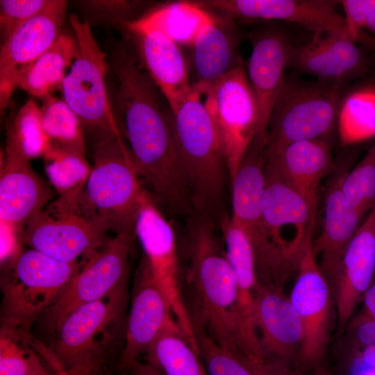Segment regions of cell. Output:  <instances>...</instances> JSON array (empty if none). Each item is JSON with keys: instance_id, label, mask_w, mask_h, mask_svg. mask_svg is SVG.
<instances>
[{"instance_id": "obj_1", "label": "cell", "mask_w": 375, "mask_h": 375, "mask_svg": "<svg viewBox=\"0 0 375 375\" xmlns=\"http://www.w3.org/2000/svg\"><path fill=\"white\" fill-rule=\"evenodd\" d=\"M216 227L211 219L193 214L178 236L183 281L190 298L187 310L194 327L222 348L240 353L235 338L237 283Z\"/></svg>"}, {"instance_id": "obj_2", "label": "cell", "mask_w": 375, "mask_h": 375, "mask_svg": "<svg viewBox=\"0 0 375 375\" xmlns=\"http://www.w3.org/2000/svg\"><path fill=\"white\" fill-rule=\"evenodd\" d=\"M127 288L71 313L40 351L54 372L64 375H112L120 368L125 347Z\"/></svg>"}, {"instance_id": "obj_3", "label": "cell", "mask_w": 375, "mask_h": 375, "mask_svg": "<svg viewBox=\"0 0 375 375\" xmlns=\"http://www.w3.org/2000/svg\"><path fill=\"white\" fill-rule=\"evenodd\" d=\"M201 97L192 90L173 112L174 128L194 214L206 216L217 225L226 214L224 196L228 170L217 130Z\"/></svg>"}, {"instance_id": "obj_4", "label": "cell", "mask_w": 375, "mask_h": 375, "mask_svg": "<svg viewBox=\"0 0 375 375\" xmlns=\"http://www.w3.org/2000/svg\"><path fill=\"white\" fill-rule=\"evenodd\" d=\"M94 165L83 189L62 196L85 215L107 223L116 233L134 231L137 217L150 193L123 140L95 141Z\"/></svg>"}, {"instance_id": "obj_5", "label": "cell", "mask_w": 375, "mask_h": 375, "mask_svg": "<svg viewBox=\"0 0 375 375\" xmlns=\"http://www.w3.org/2000/svg\"><path fill=\"white\" fill-rule=\"evenodd\" d=\"M7 263L1 281V324L29 332L60 298L82 260L63 262L30 248Z\"/></svg>"}, {"instance_id": "obj_6", "label": "cell", "mask_w": 375, "mask_h": 375, "mask_svg": "<svg viewBox=\"0 0 375 375\" xmlns=\"http://www.w3.org/2000/svg\"><path fill=\"white\" fill-rule=\"evenodd\" d=\"M262 213L269 247L272 279L283 288L296 274L300 259L312 241L317 206L288 185L265 164Z\"/></svg>"}, {"instance_id": "obj_7", "label": "cell", "mask_w": 375, "mask_h": 375, "mask_svg": "<svg viewBox=\"0 0 375 375\" xmlns=\"http://www.w3.org/2000/svg\"><path fill=\"white\" fill-rule=\"evenodd\" d=\"M71 26L77 42V54L62 85V99L80 118L95 141L123 140L122 133L106 92V53L93 36L88 20L72 14Z\"/></svg>"}, {"instance_id": "obj_8", "label": "cell", "mask_w": 375, "mask_h": 375, "mask_svg": "<svg viewBox=\"0 0 375 375\" xmlns=\"http://www.w3.org/2000/svg\"><path fill=\"white\" fill-rule=\"evenodd\" d=\"M340 86L285 76L270 115L265 148L324 138L338 119Z\"/></svg>"}, {"instance_id": "obj_9", "label": "cell", "mask_w": 375, "mask_h": 375, "mask_svg": "<svg viewBox=\"0 0 375 375\" xmlns=\"http://www.w3.org/2000/svg\"><path fill=\"white\" fill-rule=\"evenodd\" d=\"M203 95L217 132L231 181L258 127V106L243 62L206 88Z\"/></svg>"}, {"instance_id": "obj_10", "label": "cell", "mask_w": 375, "mask_h": 375, "mask_svg": "<svg viewBox=\"0 0 375 375\" xmlns=\"http://www.w3.org/2000/svg\"><path fill=\"white\" fill-rule=\"evenodd\" d=\"M135 238L134 231L117 233L83 258L81 267L64 293L43 317L49 333L53 335L78 308L126 287L128 256Z\"/></svg>"}, {"instance_id": "obj_11", "label": "cell", "mask_w": 375, "mask_h": 375, "mask_svg": "<svg viewBox=\"0 0 375 375\" xmlns=\"http://www.w3.org/2000/svg\"><path fill=\"white\" fill-rule=\"evenodd\" d=\"M110 229L107 223L59 198L28 222L20 240L31 249L71 262L103 246Z\"/></svg>"}, {"instance_id": "obj_12", "label": "cell", "mask_w": 375, "mask_h": 375, "mask_svg": "<svg viewBox=\"0 0 375 375\" xmlns=\"http://www.w3.org/2000/svg\"><path fill=\"white\" fill-rule=\"evenodd\" d=\"M134 231L143 256L169 303L174 317L190 341L197 344L183 295V267L178 235L150 194L137 217Z\"/></svg>"}, {"instance_id": "obj_13", "label": "cell", "mask_w": 375, "mask_h": 375, "mask_svg": "<svg viewBox=\"0 0 375 375\" xmlns=\"http://www.w3.org/2000/svg\"><path fill=\"white\" fill-rule=\"evenodd\" d=\"M332 291L312 249L306 245L300 259L290 300L303 328V342L298 362L303 369L319 365L330 340Z\"/></svg>"}, {"instance_id": "obj_14", "label": "cell", "mask_w": 375, "mask_h": 375, "mask_svg": "<svg viewBox=\"0 0 375 375\" xmlns=\"http://www.w3.org/2000/svg\"><path fill=\"white\" fill-rule=\"evenodd\" d=\"M67 1L48 0L42 11L18 28L1 46L0 109L8 107L23 74L62 34Z\"/></svg>"}, {"instance_id": "obj_15", "label": "cell", "mask_w": 375, "mask_h": 375, "mask_svg": "<svg viewBox=\"0 0 375 375\" xmlns=\"http://www.w3.org/2000/svg\"><path fill=\"white\" fill-rule=\"evenodd\" d=\"M217 226L222 233L237 283V347L247 361H260L265 358L253 317L254 297L259 282L253 247L243 228L227 213L219 220Z\"/></svg>"}, {"instance_id": "obj_16", "label": "cell", "mask_w": 375, "mask_h": 375, "mask_svg": "<svg viewBox=\"0 0 375 375\" xmlns=\"http://www.w3.org/2000/svg\"><path fill=\"white\" fill-rule=\"evenodd\" d=\"M247 74L258 111V127L251 145L265 149L270 115L285 78L292 44L281 31L269 28L253 37Z\"/></svg>"}, {"instance_id": "obj_17", "label": "cell", "mask_w": 375, "mask_h": 375, "mask_svg": "<svg viewBox=\"0 0 375 375\" xmlns=\"http://www.w3.org/2000/svg\"><path fill=\"white\" fill-rule=\"evenodd\" d=\"M195 3L231 18L278 19L297 24L313 33L334 31L349 34L344 17L335 10L338 1L204 0Z\"/></svg>"}, {"instance_id": "obj_18", "label": "cell", "mask_w": 375, "mask_h": 375, "mask_svg": "<svg viewBox=\"0 0 375 375\" xmlns=\"http://www.w3.org/2000/svg\"><path fill=\"white\" fill-rule=\"evenodd\" d=\"M172 317L169 303L143 256L135 271L126 318L125 347L120 362L123 374H126L128 368L145 355Z\"/></svg>"}, {"instance_id": "obj_19", "label": "cell", "mask_w": 375, "mask_h": 375, "mask_svg": "<svg viewBox=\"0 0 375 375\" xmlns=\"http://www.w3.org/2000/svg\"><path fill=\"white\" fill-rule=\"evenodd\" d=\"M253 317L264 358L292 364L298 362L303 328L283 289L259 283L254 297Z\"/></svg>"}, {"instance_id": "obj_20", "label": "cell", "mask_w": 375, "mask_h": 375, "mask_svg": "<svg viewBox=\"0 0 375 375\" xmlns=\"http://www.w3.org/2000/svg\"><path fill=\"white\" fill-rule=\"evenodd\" d=\"M375 274V206L369 212L345 248L330 285L340 332L347 327L354 309Z\"/></svg>"}, {"instance_id": "obj_21", "label": "cell", "mask_w": 375, "mask_h": 375, "mask_svg": "<svg viewBox=\"0 0 375 375\" xmlns=\"http://www.w3.org/2000/svg\"><path fill=\"white\" fill-rule=\"evenodd\" d=\"M288 67L318 81L341 85L365 69V60L348 33H315L305 44L292 45Z\"/></svg>"}, {"instance_id": "obj_22", "label": "cell", "mask_w": 375, "mask_h": 375, "mask_svg": "<svg viewBox=\"0 0 375 375\" xmlns=\"http://www.w3.org/2000/svg\"><path fill=\"white\" fill-rule=\"evenodd\" d=\"M53 194L29 159L6 151L0 174V222L20 238L28 222L44 209Z\"/></svg>"}, {"instance_id": "obj_23", "label": "cell", "mask_w": 375, "mask_h": 375, "mask_svg": "<svg viewBox=\"0 0 375 375\" xmlns=\"http://www.w3.org/2000/svg\"><path fill=\"white\" fill-rule=\"evenodd\" d=\"M123 26L142 65L174 112L192 92L187 65L178 44L160 32Z\"/></svg>"}, {"instance_id": "obj_24", "label": "cell", "mask_w": 375, "mask_h": 375, "mask_svg": "<svg viewBox=\"0 0 375 375\" xmlns=\"http://www.w3.org/2000/svg\"><path fill=\"white\" fill-rule=\"evenodd\" d=\"M265 159L288 185L317 206L320 183L336 167L331 145L325 138L265 148Z\"/></svg>"}, {"instance_id": "obj_25", "label": "cell", "mask_w": 375, "mask_h": 375, "mask_svg": "<svg viewBox=\"0 0 375 375\" xmlns=\"http://www.w3.org/2000/svg\"><path fill=\"white\" fill-rule=\"evenodd\" d=\"M347 166L345 163L336 165L328 180L324 197L322 231L312 240L313 253L330 285L344 251L364 216L347 202L342 192L341 181Z\"/></svg>"}, {"instance_id": "obj_26", "label": "cell", "mask_w": 375, "mask_h": 375, "mask_svg": "<svg viewBox=\"0 0 375 375\" xmlns=\"http://www.w3.org/2000/svg\"><path fill=\"white\" fill-rule=\"evenodd\" d=\"M227 16L215 17L199 33L192 51L194 81L192 90L201 92L242 63L238 52L239 30Z\"/></svg>"}, {"instance_id": "obj_27", "label": "cell", "mask_w": 375, "mask_h": 375, "mask_svg": "<svg viewBox=\"0 0 375 375\" xmlns=\"http://www.w3.org/2000/svg\"><path fill=\"white\" fill-rule=\"evenodd\" d=\"M214 19V16L194 1H177L122 25L158 31L177 44L192 46L201 31Z\"/></svg>"}, {"instance_id": "obj_28", "label": "cell", "mask_w": 375, "mask_h": 375, "mask_svg": "<svg viewBox=\"0 0 375 375\" xmlns=\"http://www.w3.org/2000/svg\"><path fill=\"white\" fill-rule=\"evenodd\" d=\"M144 356L165 375H207L199 350L174 317L166 322Z\"/></svg>"}, {"instance_id": "obj_29", "label": "cell", "mask_w": 375, "mask_h": 375, "mask_svg": "<svg viewBox=\"0 0 375 375\" xmlns=\"http://www.w3.org/2000/svg\"><path fill=\"white\" fill-rule=\"evenodd\" d=\"M75 37L62 33L54 44L21 76L17 88L43 101L60 90L66 69L72 66L77 54Z\"/></svg>"}, {"instance_id": "obj_30", "label": "cell", "mask_w": 375, "mask_h": 375, "mask_svg": "<svg viewBox=\"0 0 375 375\" xmlns=\"http://www.w3.org/2000/svg\"><path fill=\"white\" fill-rule=\"evenodd\" d=\"M42 101V126L49 145L85 156L84 127L78 116L63 99L50 96Z\"/></svg>"}, {"instance_id": "obj_31", "label": "cell", "mask_w": 375, "mask_h": 375, "mask_svg": "<svg viewBox=\"0 0 375 375\" xmlns=\"http://www.w3.org/2000/svg\"><path fill=\"white\" fill-rule=\"evenodd\" d=\"M42 359L44 358L35 346V338L29 332L1 326L0 375L56 374L46 369Z\"/></svg>"}, {"instance_id": "obj_32", "label": "cell", "mask_w": 375, "mask_h": 375, "mask_svg": "<svg viewBox=\"0 0 375 375\" xmlns=\"http://www.w3.org/2000/svg\"><path fill=\"white\" fill-rule=\"evenodd\" d=\"M6 133V151L30 160L43 156L49 145L42 126L40 107L33 99H28L12 115Z\"/></svg>"}, {"instance_id": "obj_33", "label": "cell", "mask_w": 375, "mask_h": 375, "mask_svg": "<svg viewBox=\"0 0 375 375\" xmlns=\"http://www.w3.org/2000/svg\"><path fill=\"white\" fill-rule=\"evenodd\" d=\"M338 124L343 146L375 136V91L363 90L350 94L341 106Z\"/></svg>"}, {"instance_id": "obj_34", "label": "cell", "mask_w": 375, "mask_h": 375, "mask_svg": "<svg viewBox=\"0 0 375 375\" xmlns=\"http://www.w3.org/2000/svg\"><path fill=\"white\" fill-rule=\"evenodd\" d=\"M43 156L48 178L60 197L83 189L92 169L85 156L65 152L50 145Z\"/></svg>"}, {"instance_id": "obj_35", "label": "cell", "mask_w": 375, "mask_h": 375, "mask_svg": "<svg viewBox=\"0 0 375 375\" xmlns=\"http://www.w3.org/2000/svg\"><path fill=\"white\" fill-rule=\"evenodd\" d=\"M348 169L341 181L342 192L347 202L365 215L375 206V142L362 160Z\"/></svg>"}, {"instance_id": "obj_36", "label": "cell", "mask_w": 375, "mask_h": 375, "mask_svg": "<svg viewBox=\"0 0 375 375\" xmlns=\"http://www.w3.org/2000/svg\"><path fill=\"white\" fill-rule=\"evenodd\" d=\"M194 329L207 375H253L248 361L240 353L222 348L201 329Z\"/></svg>"}, {"instance_id": "obj_37", "label": "cell", "mask_w": 375, "mask_h": 375, "mask_svg": "<svg viewBox=\"0 0 375 375\" xmlns=\"http://www.w3.org/2000/svg\"><path fill=\"white\" fill-rule=\"evenodd\" d=\"M48 0H1L0 33L2 43L18 28L43 10Z\"/></svg>"}, {"instance_id": "obj_38", "label": "cell", "mask_w": 375, "mask_h": 375, "mask_svg": "<svg viewBox=\"0 0 375 375\" xmlns=\"http://www.w3.org/2000/svg\"><path fill=\"white\" fill-rule=\"evenodd\" d=\"M344 12L349 32L356 42L369 18L375 12V0H342L338 1Z\"/></svg>"}, {"instance_id": "obj_39", "label": "cell", "mask_w": 375, "mask_h": 375, "mask_svg": "<svg viewBox=\"0 0 375 375\" xmlns=\"http://www.w3.org/2000/svg\"><path fill=\"white\" fill-rule=\"evenodd\" d=\"M143 2L138 1H89L85 4L97 13L102 14L122 24L131 22L128 17L140 9Z\"/></svg>"}, {"instance_id": "obj_40", "label": "cell", "mask_w": 375, "mask_h": 375, "mask_svg": "<svg viewBox=\"0 0 375 375\" xmlns=\"http://www.w3.org/2000/svg\"><path fill=\"white\" fill-rule=\"evenodd\" d=\"M249 364L253 375H308L301 367L282 360L265 358Z\"/></svg>"}, {"instance_id": "obj_41", "label": "cell", "mask_w": 375, "mask_h": 375, "mask_svg": "<svg viewBox=\"0 0 375 375\" xmlns=\"http://www.w3.org/2000/svg\"><path fill=\"white\" fill-rule=\"evenodd\" d=\"M362 300L363 301L362 312L375 319V274Z\"/></svg>"}, {"instance_id": "obj_42", "label": "cell", "mask_w": 375, "mask_h": 375, "mask_svg": "<svg viewBox=\"0 0 375 375\" xmlns=\"http://www.w3.org/2000/svg\"><path fill=\"white\" fill-rule=\"evenodd\" d=\"M128 375H165L159 369L154 365L145 361H137L128 369Z\"/></svg>"}, {"instance_id": "obj_43", "label": "cell", "mask_w": 375, "mask_h": 375, "mask_svg": "<svg viewBox=\"0 0 375 375\" xmlns=\"http://www.w3.org/2000/svg\"><path fill=\"white\" fill-rule=\"evenodd\" d=\"M364 28L375 35V12L369 18Z\"/></svg>"}, {"instance_id": "obj_44", "label": "cell", "mask_w": 375, "mask_h": 375, "mask_svg": "<svg viewBox=\"0 0 375 375\" xmlns=\"http://www.w3.org/2000/svg\"><path fill=\"white\" fill-rule=\"evenodd\" d=\"M312 375H333V374H331L326 369H325L324 367L319 365L314 367Z\"/></svg>"}, {"instance_id": "obj_45", "label": "cell", "mask_w": 375, "mask_h": 375, "mask_svg": "<svg viewBox=\"0 0 375 375\" xmlns=\"http://www.w3.org/2000/svg\"><path fill=\"white\" fill-rule=\"evenodd\" d=\"M53 375H64V374H62V373L56 372V373L54 374Z\"/></svg>"}, {"instance_id": "obj_46", "label": "cell", "mask_w": 375, "mask_h": 375, "mask_svg": "<svg viewBox=\"0 0 375 375\" xmlns=\"http://www.w3.org/2000/svg\"><path fill=\"white\" fill-rule=\"evenodd\" d=\"M370 375H375V373H374V374H370Z\"/></svg>"}]
</instances>
